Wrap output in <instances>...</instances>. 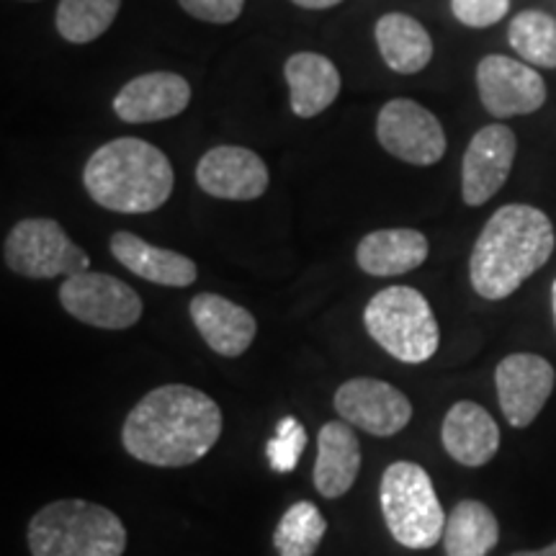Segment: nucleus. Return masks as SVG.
I'll list each match as a JSON object with an SVG mask.
<instances>
[{
  "label": "nucleus",
  "mask_w": 556,
  "mask_h": 556,
  "mask_svg": "<svg viewBox=\"0 0 556 556\" xmlns=\"http://www.w3.org/2000/svg\"><path fill=\"white\" fill-rule=\"evenodd\" d=\"M222 435V409L201 389L165 384L137 402L122 428L129 456L150 467H189Z\"/></svg>",
  "instance_id": "1"
},
{
  "label": "nucleus",
  "mask_w": 556,
  "mask_h": 556,
  "mask_svg": "<svg viewBox=\"0 0 556 556\" xmlns=\"http://www.w3.org/2000/svg\"><path fill=\"white\" fill-rule=\"evenodd\" d=\"M554 245V225L541 208L531 204L500 206L486 219L471 250V287L490 302L507 299L546 266Z\"/></svg>",
  "instance_id": "2"
},
{
  "label": "nucleus",
  "mask_w": 556,
  "mask_h": 556,
  "mask_svg": "<svg viewBox=\"0 0 556 556\" xmlns=\"http://www.w3.org/2000/svg\"><path fill=\"white\" fill-rule=\"evenodd\" d=\"M83 186L88 197L109 212L148 214L170 199L176 176L168 155L155 144L119 137L88 157Z\"/></svg>",
  "instance_id": "3"
},
{
  "label": "nucleus",
  "mask_w": 556,
  "mask_h": 556,
  "mask_svg": "<svg viewBox=\"0 0 556 556\" xmlns=\"http://www.w3.org/2000/svg\"><path fill=\"white\" fill-rule=\"evenodd\" d=\"M31 556H122L127 528L109 507L88 500H58L29 523Z\"/></svg>",
  "instance_id": "4"
},
{
  "label": "nucleus",
  "mask_w": 556,
  "mask_h": 556,
  "mask_svg": "<svg viewBox=\"0 0 556 556\" xmlns=\"http://www.w3.org/2000/svg\"><path fill=\"white\" fill-rule=\"evenodd\" d=\"M368 336L402 364H426L441 343L438 319L428 299L413 287H389L364 309Z\"/></svg>",
  "instance_id": "5"
},
{
  "label": "nucleus",
  "mask_w": 556,
  "mask_h": 556,
  "mask_svg": "<svg viewBox=\"0 0 556 556\" xmlns=\"http://www.w3.org/2000/svg\"><path fill=\"white\" fill-rule=\"evenodd\" d=\"M381 513L392 539L405 548H430L443 539L446 518L433 479L413 462H394L379 486Z\"/></svg>",
  "instance_id": "6"
},
{
  "label": "nucleus",
  "mask_w": 556,
  "mask_h": 556,
  "mask_svg": "<svg viewBox=\"0 0 556 556\" xmlns=\"http://www.w3.org/2000/svg\"><path fill=\"white\" fill-rule=\"evenodd\" d=\"M3 261L13 274L26 278H58L88 270L86 250L75 245L54 219H21L3 245Z\"/></svg>",
  "instance_id": "7"
},
{
  "label": "nucleus",
  "mask_w": 556,
  "mask_h": 556,
  "mask_svg": "<svg viewBox=\"0 0 556 556\" xmlns=\"http://www.w3.org/2000/svg\"><path fill=\"white\" fill-rule=\"evenodd\" d=\"M60 304L70 317L101 330L135 328L142 317V299L129 283L93 270L67 276L60 287Z\"/></svg>",
  "instance_id": "8"
},
{
  "label": "nucleus",
  "mask_w": 556,
  "mask_h": 556,
  "mask_svg": "<svg viewBox=\"0 0 556 556\" xmlns=\"http://www.w3.org/2000/svg\"><path fill=\"white\" fill-rule=\"evenodd\" d=\"M377 139L389 155L402 163L435 165L446 155V131L433 111L413 99H392L377 116Z\"/></svg>",
  "instance_id": "9"
},
{
  "label": "nucleus",
  "mask_w": 556,
  "mask_h": 556,
  "mask_svg": "<svg viewBox=\"0 0 556 556\" xmlns=\"http://www.w3.org/2000/svg\"><path fill=\"white\" fill-rule=\"evenodd\" d=\"M477 90L482 106L495 119L526 116L546 103V83L528 62L490 54L477 65Z\"/></svg>",
  "instance_id": "10"
},
{
  "label": "nucleus",
  "mask_w": 556,
  "mask_h": 556,
  "mask_svg": "<svg viewBox=\"0 0 556 556\" xmlns=\"http://www.w3.org/2000/svg\"><path fill=\"white\" fill-rule=\"evenodd\" d=\"M336 413L348 426L364 433L389 438L405 430L413 420V405L397 387L381 379H348L336 392Z\"/></svg>",
  "instance_id": "11"
},
{
  "label": "nucleus",
  "mask_w": 556,
  "mask_h": 556,
  "mask_svg": "<svg viewBox=\"0 0 556 556\" xmlns=\"http://www.w3.org/2000/svg\"><path fill=\"white\" fill-rule=\"evenodd\" d=\"M556 371L536 353H513L497 364L495 387L500 409L513 428H528L554 392Z\"/></svg>",
  "instance_id": "12"
},
{
  "label": "nucleus",
  "mask_w": 556,
  "mask_h": 556,
  "mask_svg": "<svg viewBox=\"0 0 556 556\" xmlns=\"http://www.w3.org/2000/svg\"><path fill=\"white\" fill-rule=\"evenodd\" d=\"M518 139L507 124H490L471 137L462 160V199L482 206L503 189L516 163Z\"/></svg>",
  "instance_id": "13"
},
{
  "label": "nucleus",
  "mask_w": 556,
  "mask_h": 556,
  "mask_svg": "<svg viewBox=\"0 0 556 556\" xmlns=\"http://www.w3.org/2000/svg\"><path fill=\"white\" fill-rule=\"evenodd\" d=\"M197 184L214 199L255 201L268 191L270 173L258 152L238 144H219L199 160Z\"/></svg>",
  "instance_id": "14"
},
{
  "label": "nucleus",
  "mask_w": 556,
  "mask_h": 556,
  "mask_svg": "<svg viewBox=\"0 0 556 556\" xmlns=\"http://www.w3.org/2000/svg\"><path fill=\"white\" fill-rule=\"evenodd\" d=\"M191 103V83L178 73H144L114 96V114L127 124L165 122Z\"/></svg>",
  "instance_id": "15"
},
{
  "label": "nucleus",
  "mask_w": 556,
  "mask_h": 556,
  "mask_svg": "<svg viewBox=\"0 0 556 556\" xmlns=\"http://www.w3.org/2000/svg\"><path fill=\"white\" fill-rule=\"evenodd\" d=\"M441 441L446 454L462 467H484L500 448V428L495 417L477 402L462 400L443 417Z\"/></svg>",
  "instance_id": "16"
},
{
  "label": "nucleus",
  "mask_w": 556,
  "mask_h": 556,
  "mask_svg": "<svg viewBox=\"0 0 556 556\" xmlns=\"http://www.w3.org/2000/svg\"><path fill=\"white\" fill-rule=\"evenodd\" d=\"M189 312L204 343L225 358L242 356L258 332V323L245 307L219 294L193 296Z\"/></svg>",
  "instance_id": "17"
},
{
  "label": "nucleus",
  "mask_w": 556,
  "mask_h": 556,
  "mask_svg": "<svg viewBox=\"0 0 556 556\" xmlns=\"http://www.w3.org/2000/svg\"><path fill=\"white\" fill-rule=\"evenodd\" d=\"M111 255L131 274L150 283H157V287L184 289L191 287L199 278V268L191 258L176 253V250L150 245V242L137 238L135 232L111 235Z\"/></svg>",
  "instance_id": "18"
},
{
  "label": "nucleus",
  "mask_w": 556,
  "mask_h": 556,
  "mask_svg": "<svg viewBox=\"0 0 556 556\" xmlns=\"http://www.w3.org/2000/svg\"><path fill=\"white\" fill-rule=\"evenodd\" d=\"M430 245L420 229L394 227L368 232L356 248L358 268L368 276H402L428 261Z\"/></svg>",
  "instance_id": "19"
},
{
  "label": "nucleus",
  "mask_w": 556,
  "mask_h": 556,
  "mask_svg": "<svg viewBox=\"0 0 556 556\" xmlns=\"http://www.w3.org/2000/svg\"><path fill=\"white\" fill-rule=\"evenodd\" d=\"M361 471V443L345 420L325 422L317 435L315 486L323 497H343Z\"/></svg>",
  "instance_id": "20"
},
{
  "label": "nucleus",
  "mask_w": 556,
  "mask_h": 556,
  "mask_svg": "<svg viewBox=\"0 0 556 556\" xmlns=\"http://www.w3.org/2000/svg\"><path fill=\"white\" fill-rule=\"evenodd\" d=\"M283 78L289 83L291 111L299 119H312L328 111L343 86L332 60L317 52L291 54L283 65Z\"/></svg>",
  "instance_id": "21"
},
{
  "label": "nucleus",
  "mask_w": 556,
  "mask_h": 556,
  "mask_svg": "<svg viewBox=\"0 0 556 556\" xmlns=\"http://www.w3.org/2000/svg\"><path fill=\"white\" fill-rule=\"evenodd\" d=\"M377 47L381 60L400 75L420 73L433 60V39L428 29L407 13H384L377 21Z\"/></svg>",
  "instance_id": "22"
},
{
  "label": "nucleus",
  "mask_w": 556,
  "mask_h": 556,
  "mask_svg": "<svg viewBox=\"0 0 556 556\" xmlns=\"http://www.w3.org/2000/svg\"><path fill=\"white\" fill-rule=\"evenodd\" d=\"M500 541L495 513L479 500H462L446 518L443 548L446 556H486Z\"/></svg>",
  "instance_id": "23"
},
{
  "label": "nucleus",
  "mask_w": 556,
  "mask_h": 556,
  "mask_svg": "<svg viewBox=\"0 0 556 556\" xmlns=\"http://www.w3.org/2000/svg\"><path fill=\"white\" fill-rule=\"evenodd\" d=\"M122 0H60L54 26L70 45H88L109 31Z\"/></svg>",
  "instance_id": "24"
},
{
  "label": "nucleus",
  "mask_w": 556,
  "mask_h": 556,
  "mask_svg": "<svg viewBox=\"0 0 556 556\" xmlns=\"http://www.w3.org/2000/svg\"><path fill=\"white\" fill-rule=\"evenodd\" d=\"M325 531H328V523H325L317 505L299 500L278 520L274 546L278 556H315L325 539Z\"/></svg>",
  "instance_id": "25"
},
{
  "label": "nucleus",
  "mask_w": 556,
  "mask_h": 556,
  "mask_svg": "<svg viewBox=\"0 0 556 556\" xmlns=\"http://www.w3.org/2000/svg\"><path fill=\"white\" fill-rule=\"evenodd\" d=\"M507 41L528 65L556 67V18L544 11H523L510 21Z\"/></svg>",
  "instance_id": "26"
},
{
  "label": "nucleus",
  "mask_w": 556,
  "mask_h": 556,
  "mask_svg": "<svg viewBox=\"0 0 556 556\" xmlns=\"http://www.w3.org/2000/svg\"><path fill=\"white\" fill-rule=\"evenodd\" d=\"M304 446H307V430H304L296 417L287 415L278 422L274 438L266 443V458L270 469L278 471V475L294 471L299 458L304 454Z\"/></svg>",
  "instance_id": "27"
},
{
  "label": "nucleus",
  "mask_w": 556,
  "mask_h": 556,
  "mask_svg": "<svg viewBox=\"0 0 556 556\" xmlns=\"http://www.w3.org/2000/svg\"><path fill=\"white\" fill-rule=\"evenodd\" d=\"M510 11V0H451V13L458 24L471 29H486L503 21Z\"/></svg>",
  "instance_id": "28"
},
{
  "label": "nucleus",
  "mask_w": 556,
  "mask_h": 556,
  "mask_svg": "<svg viewBox=\"0 0 556 556\" xmlns=\"http://www.w3.org/2000/svg\"><path fill=\"white\" fill-rule=\"evenodd\" d=\"M189 16L206 24H232L240 18L245 0H178Z\"/></svg>",
  "instance_id": "29"
},
{
  "label": "nucleus",
  "mask_w": 556,
  "mask_h": 556,
  "mask_svg": "<svg viewBox=\"0 0 556 556\" xmlns=\"http://www.w3.org/2000/svg\"><path fill=\"white\" fill-rule=\"evenodd\" d=\"M291 3L307 11H325V9H332V5L343 3V0H291Z\"/></svg>",
  "instance_id": "30"
},
{
  "label": "nucleus",
  "mask_w": 556,
  "mask_h": 556,
  "mask_svg": "<svg viewBox=\"0 0 556 556\" xmlns=\"http://www.w3.org/2000/svg\"><path fill=\"white\" fill-rule=\"evenodd\" d=\"M510 556H556V541L554 544H548L546 548H536V552H516Z\"/></svg>",
  "instance_id": "31"
},
{
  "label": "nucleus",
  "mask_w": 556,
  "mask_h": 556,
  "mask_svg": "<svg viewBox=\"0 0 556 556\" xmlns=\"http://www.w3.org/2000/svg\"><path fill=\"white\" fill-rule=\"evenodd\" d=\"M552 307H554V323H556V281H554V287H552Z\"/></svg>",
  "instance_id": "32"
}]
</instances>
